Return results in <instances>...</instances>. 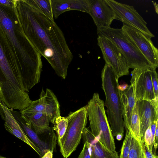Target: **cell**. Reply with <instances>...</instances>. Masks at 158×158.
I'll return each instance as SVG.
<instances>
[{"label":"cell","instance_id":"6da1fadb","mask_svg":"<svg viewBox=\"0 0 158 158\" xmlns=\"http://www.w3.org/2000/svg\"><path fill=\"white\" fill-rule=\"evenodd\" d=\"M15 3L26 36L56 74L65 79L73 56L61 29L54 21L34 8L25 0H15Z\"/></svg>","mask_w":158,"mask_h":158},{"label":"cell","instance_id":"7a4b0ae2","mask_svg":"<svg viewBox=\"0 0 158 158\" xmlns=\"http://www.w3.org/2000/svg\"><path fill=\"white\" fill-rule=\"evenodd\" d=\"M0 26L8 39L16 59L25 90L38 83L43 64L41 56L25 35L15 7L0 4Z\"/></svg>","mask_w":158,"mask_h":158},{"label":"cell","instance_id":"3957f363","mask_svg":"<svg viewBox=\"0 0 158 158\" xmlns=\"http://www.w3.org/2000/svg\"><path fill=\"white\" fill-rule=\"evenodd\" d=\"M24 90L15 55L0 26V98H15L22 94Z\"/></svg>","mask_w":158,"mask_h":158},{"label":"cell","instance_id":"277c9868","mask_svg":"<svg viewBox=\"0 0 158 158\" xmlns=\"http://www.w3.org/2000/svg\"><path fill=\"white\" fill-rule=\"evenodd\" d=\"M102 88L106 97L104 106L106 107L107 119L113 136L123 135L124 125L121 91L117 88L118 78L111 67L105 64L101 73Z\"/></svg>","mask_w":158,"mask_h":158},{"label":"cell","instance_id":"5b68a950","mask_svg":"<svg viewBox=\"0 0 158 158\" xmlns=\"http://www.w3.org/2000/svg\"><path fill=\"white\" fill-rule=\"evenodd\" d=\"M104 102L98 93H94L87 105L90 130L110 151L115 153L114 140L104 107Z\"/></svg>","mask_w":158,"mask_h":158},{"label":"cell","instance_id":"8992f818","mask_svg":"<svg viewBox=\"0 0 158 158\" xmlns=\"http://www.w3.org/2000/svg\"><path fill=\"white\" fill-rule=\"evenodd\" d=\"M97 32L98 35L104 36L115 45L123 55L129 69L155 68L131 42L121 29L110 27L97 30Z\"/></svg>","mask_w":158,"mask_h":158},{"label":"cell","instance_id":"52a82bcc","mask_svg":"<svg viewBox=\"0 0 158 158\" xmlns=\"http://www.w3.org/2000/svg\"><path fill=\"white\" fill-rule=\"evenodd\" d=\"M87 105L74 112H70L66 117L68 125L65 134L59 143L60 152L67 158L76 149L79 144L83 131L87 123Z\"/></svg>","mask_w":158,"mask_h":158},{"label":"cell","instance_id":"ba28073f","mask_svg":"<svg viewBox=\"0 0 158 158\" xmlns=\"http://www.w3.org/2000/svg\"><path fill=\"white\" fill-rule=\"evenodd\" d=\"M105 1L114 12L116 19L137 29L151 38L155 37L147 27L146 22L133 6L114 0Z\"/></svg>","mask_w":158,"mask_h":158},{"label":"cell","instance_id":"9c48e42d","mask_svg":"<svg viewBox=\"0 0 158 158\" xmlns=\"http://www.w3.org/2000/svg\"><path fill=\"white\" fill-rule=\"evenodd\" d=\"M97 41L105 63L111 67L117 77L128 75L129 69L125 58L115 45L102 35H98Z\"/></svg>","mask_w":158,"mask_h":158},{"label":"cell","instance_id":"30bf717a","mask_svg":"<svg viewBox=\"0 0 158 158\" xmlns=\"http://www.w3.org/2000/svg\"><path fill=\"white\" fill-rule=\"evenodd\" d=\"M131 42L154 67H158V50L151 38L137 29L125 24L121 28Z\"/></svg>","mask_w":158,"mask_h":158},{"label":"cell","instance_id":"8fae6325","mask_svg":"<svg viewBox=\"0 0 158 158\" xmlns=\"http://www.w3.org/2000/svg\"><path fill=\"white\" fill-rule=\"evenodd\" d=\"M154 68H135L131 71L130 82L136 102L151 101L155 98L151 76L152 69Z\"/></svg>","mask_w":158,"mask_h":158},{"label":"cell","instance_id":"7c38bea8","mask_svg":"<svg viewBox=\"0 0 158 158\" xmlns=\"http://www.w3.org/2000/svg\"><path fill=\"white\" fill-rule=\"evenodd\" d=\"M89 11L97 30L110 27L115 15L105 0H87Z\"/></svg>","mask_w":158,"mask_h":158},{"label":"cell","instance_id":"4fadbf2b","mask_svg":"<svg viewBox=\"0 0 158 158\" xmlns=\"http://www.w3.org/2000/svg\"><path fill=\"white\" fill-rule=\"evenodd\" d=\"M0 115L5 121L6 130L30 146L41 157L40 151L37 146L27 137L22 128L12 115L10 109L0 99Z\"/></svg>","mask_w":158,"mask_h":158},{"label":"cell","instance_id":"5bb4252c","mask_svg":"<svg viewBox=\"0 0 158 158\" xmlns=\"http://www.w3.org/2000/svg\"><path fill=\"white\" fill-rule=\"evenodd\" d=\"M136 103L140 121V141L143 143L146 130L158 119V110L151 101L143 100L137 101Z\"/></svg>","mask_w":158,"mask_h":158},{"label":"cell","instance_id":"9a60e30c","mask_svg":"<svg viewBox=\"0 0 158 158\" xmlns=\"http://www.w3.org/2000/svg\"><path fill=\"white\" fill-rule=\"evenodd\" d=\"M82 138L83 142L89 143L91 158H119L117 152L110 151L93 135L89 128H84Z\"/></svg>","mask_w":158,"mask_h":158},{"label":"cell","instance_id":"2e32d148","mask_svg":"<svg viewBox=\"0 0 158 158\" xmlns=\"http://www.w3.org/2000/svg\"><path fill=\"white\" fill-rule=\"evenodd\" d=\"M54 18L57 19L63 13L71 10H77L88 14L87 0H51Z\"/></svg>","mask_w":158,"mask_h":158},{"label":"cell","instance_id":"e0dca14e","mask_svg":"<svg viewBox=\"0 0 158 158\" xmlns=\"http://www.w3.org/2000/svg\"><path fill=\"white\" fill-rule=\"evenodd\" d=\"M10 109L11 113L27 135L37 146L41 152V157L48 149L47 144L41 140L38 135L33 130L30 123L26 122L22 117L20 111H17L13 109Z\"/></svg>","mask_w":158,"mask_h":158},{"label":"cell","instance_id":"ac0fdd59","mask_svg":"<svg viewBox=\"0 0 158 158\" xmlns=\"http://www.w3.org/2000/svg\"><path fill=\"white\" fill-rule=\"evenodd\" d=\"M123 105V118L125 127L129 129L131 114L136 103L133 89L131 85L125 90L121 91Z\"/></svg>","mask_w":158,"mask_h":158},{"label":"cell","instance_id":"d6986e66","mask_svg":"<svg viewBox=\"0 0 158 158\" xmlns=\"http://www.w3.org/2000/svg\"><path fill=\"white\" fill-rule=\"evenodd\" d=\"M26 122L31 124L32 128L37 135L51 131L49 117L43 111H38L34 113Z\"/></svg>","mask_w":158,"mask_h":158},{"label":"cell","instance_id":"ffe728a7","mask_svg":"<svg viewBox=\"0 0 158 158\" xmlns=\"http://www.w3.org/2000/svg\"><path fill=\"white\" fill-rule=\"evenodd\" d=\"M45 99L48 108L46 114L52 123L56 118L60 115L59 103L54 94L49 89H46Z\"/></svg>","mask_w":158,"mask_h":158},{"label":"cell","instance_id":"44dd1931","mask_svg":"<svg viewBox=\"0 0 158 158\" xmlns=\"http://www.w3.org/2000/svg\"><path fill=\"white\" fill-rule=\"evenodd\" d=\"M26 2L49 19L54 21L51 0H25Z\"/></svg>","mask_w":158,"mask_h":158},{"label":"cell","instance_id":"7402d4cb","mask_svg":"<svg viewBox=\"0 0 158 158\" xmlns=\"http://www.w3.org/2000/svg\"><path fill=\"white\" fill-rule=\"evenodd\" d=\"M128 130L133 137L140 141V121L136 103L132 112L130 128Z\"/></svg>","mask_w":158,"mask_h":158},{"label":"cell","instance_id":"603a6c76","mask_svg":"<svg viewBox=\"0 0 158 158\" xmlns=\"http://www.w3.org/2000/svg\"><path fill=\"white\" fill-rule=\"evenodd\" d=\"M53 129L56 132L58 144L64 136L68 125V120L66 117L60 116L55 118L53 123Z\"/></svg>","mask_w":158,"mask_h":158},{"label":"cell","instance_id":"cb8c5ba5","mask_svg":"<svg viewBox=\"0 0 158 158\" xmlns=\"http://www.w3.org/2000/svg\"><path fill=\"white\" fill-rule=\"evenodd\" d=\"M143 150L140 141L132 136L128 158H141Z\"/></svg>","mask_w":158,"mask_h":158},{"label":"cell","instance_id":"d4e9b609","mask_svg":"<svg viewBox=\"0 0 158 158\" xmlns=\"http://www.w3.org/2000/svg\"><path fill=\"white\" fill-rule=\"evenodd\" d=\"M132 136L126 128L125 136L123 142L119 158H128Z\"/></svg>","mask_w":158,"mask_h":158},{"label":"cell","instance_id":"484cf974","mask_svg":"<svg viewBox=\"0 0 158 158\" xmlns=\"http://www.w3.org/2000/svg\"><path fill=\"white\" fill-rule=\"evenodd\" d=\"M152 83L155 97L158 98V74L156 68H153L151 72Z\"/></svg>","mask_w":158,"mask_h":158},{"label":"cell","instance_id":"4316f807","mask_svg":"<svg viewBox=\"0 0 158 158\" xmlns=\"http://www.w3.org/2000/svg\"><path fill=\"white\" fill-rule=\"evenodd\" d=\"M151 138L152 135L150 126L148 127L145 132L143 143L149 150L152 152L153 148L152 146Z\"/></svg>","mask_w":158,"mask_h":158},{"label":"cell","instance_id":"83f0119b","mask_svg":"<svg viewBox=\"0 0 158 158\" xmlns=\"http://www.w3.org/2000/svg\"><path fill=\"white\" fill-rule=\"evenodd\" d=\"M84 143L83 149L77 158H91L89 143L87 142Z\"/></svg>","mask_w":158,"mask_h":158},{"label":"cell","instance_id":"f1b7e54d","mask_svg":"<svg viewBox=\"0 0 158 158\" xmlns=\"http://www.w3.org/2000/svg\"><path fill=\"white\" fill-rule=\"evenodd\" d=\"M141 143L144 150L145 158H158V156L156 154L153 153L152 152L149 150L144 145L143 143Z\"/></svg>","mask_w":158,"mask_h":158},{"label":"cell","instance_id":"f546056e","mask_svg":"<svg viewBox=\"0 0 158 158\" xmlns=\"http://www.w3.org/2000/svg\"><path fill=\"white\" fill-rule=\"evenodd\" d=\"M158 119L157 120L156 122H154L152 123L151 126V130L152 135L151 143L152 146V148H153V146L154 142L155 134L156 129L157 123V122H158Z\"/></svg>","mask_w":158,"mask_h":158},{"label":"cell","instance_id":"4dcf8cb0","mask_svg":"<svg viewBox=\"0 0 158 158\" xmlns=\"http://www.w3.org/2000/svg\"><path fill=\"white\" fill-rule=\"evenodd\" d=\"M0 4L6 6H13L15 5V0H0Z\"/></svg>","mask_w":158,"mask_h":158},{"label":"cell","instance_id":"1f68e13d","mask_svg":"<svg viewBox=\"0 0 158 158\" xmlns=\"http://www.w3.org/2000/svg\"><path fill=\"white\" fill-rule=\"evenodd\" d=\"M53 149H48L45 154L40 158H52Z\"/></svg>","mask_w":158,"mask_h":158},{"label":"cell","instance_id":"d6a6232c","mask_svg":"<svg viewBox=\"0 0 158 158\" xmlns=\"http://www.w3.org/2000/svg\"><path fill=\"white\" fill-rule=\"evenodd\" d=\"M128 85L127 84H124L121 85H118L117 86L118 89L121 91H123L126 89L128 87Z\"/></svg>","mask_w":158,"mask_h":158},{"label":"cell","instance_id":"836d02e7","mask_svg":"<svg viewBox=\"0 0 158 158\" xmlns=\"http://www.w3.org/2000/svg\"><path fill=\"white\" fill-rule=\"evenodd\" d=\"M123 136V135L121 134H118L116 136V139L120 141L122 139Z\"/></svg>","mask_w":158,"mask_h":158},{"label":"cell","instance_id":"e575fe53","mask_svg":"<svg viewBox=\"0 0 158 158\" xmlns=\"http://www.w3.org/2000/svg\"><path fill=\"white\" fill-rule=\"evenodd\" d=\"M143 152H142V156H141V158H145V155H144V150H143Z\"/></svg>","mask_w":158,"mask_h":158},{"label":"cell","instance_id":"d590c367","mask_svg":"<svg viewBox=\"0 0 158 158\" xmlns=\"http://www.w3.org/2000/svg\"><path fill=\"white\" fill-rule=\"evenodd\" d=\"M0 158H6V157H4L3 156H0Z\"/></svg>","mask_w":158,"mask_h":158}]
</instances>
